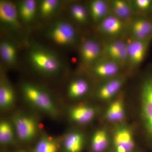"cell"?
<instances>
[{
	"mask_svg": "<svg viewBox=\"0 0 152 152\" xmlns=\"http://www.w3.org/2000/svg\"><path fill=\"white\" fill-rule=\"evenodd\" d=\"M28 57L33 69L42 75H56L62 66L59 57L56 53L39 45H34L31 47Z\"/></svg>",
	"mask_w": 152,
	"mask_h": 152,
	"instance_id": "obj_1",
	"label": "cell"
},
{
	"mask_svg": "<svg viewBox=\"0 0 152 152\" xmlns=\"http://www.w3.org/2000/svg\"><path fill=\"white\" fill-rule=\"evenodd\" d=\"M22 90L26 100L29 103L50 115H56L58 110L56 105L45 90L30 83H24Z\"/></svg>",
	"mask_w": 152,
	"mask_h": 152,
	"instance_id": "obj_2",
	"label": "cell"
},
{
	"mask_svg": "<svg viewBox=\"0 0 152 152\" xmlns=\"http://www.w3.org/2000/svg\"><path fill=\"white\" fill-rule=\"evenodd\" d=\"M50 39L61 46L73 45L77 39L75 28L69 23L59 21L52 26L48 32Z\"/></svg>",
	"mask_w": 152,
	"mask_h": 152,
	"instance_id": "obj_3",
	"label": "cell"
},
{
	"mask_svg": "<svg viewBox=\"0 0 152 152\" xmlns=\"http://www.w3.org/2000/svg\"><path fill=\"white\" fill-rule=\"evenodd\" d=\"M141 100L142 116L152 141V77L144 81L142 87Z\"/></svg>",
	"mask_w": 152,
	"mask_h": 152,
	"instance_id": "obj_4",
	"label": "cell"
},
{
	"mask_svg": "<svg viewBox=\"0 0 152 152\" xmlns=\"http://www.w3.org/2000/svg\"><path fill=\"white\" fill-rule=\"evenodd\" d=\"M13 123L17 135L22 141H30L35 137L37 123L31 116L22 114L17 115L14 118Z\"/></svg>",
	"mask_w": 152,
	"mask_h": 152,
	"instance_id": "obj_5",
	"label": "cell"
},
{
	"mask_svg": "<svg viewBox=\"0 0 152 152\" xmlns=\"http://www.w3.org/2000/svg\"><path fill=\"white\" fill-rule=\"evenodd\" d=\"M113 142L116 152H129L135 146L132 133L124 126L120 127L115 131Z\"/></svg>",
	"mask_w": 152,
	"mask_h": 152,
	"instance_id": "obj_6",
	"label": "cell"
},
{
	"mask_svg": "<svg viewBox=\"0 0 152 152\" xmlns=\"http://www.w3.org/2000/svg\"><path fill=\"white\" fill-rule=\"evenodd\" d=\"M104 52L110 60L120 65L128 60L127 43L122 41H115L106 45Z\"/></svg>",
	"mask_w": 152,
	"mask_h": 152,
	"instance_id": "obj_7",
	"label": "cell"
},
{
	"mask_svg": "<svg viewBox=\"0 0 152 152\" xmlns=\"http://www.w3.org/2000/svg\"><path fill=\"white\" fill-rule=\"evenodd\" d=\"M18 8L13 3L8 1H1L0 20L3 23L15 28H18Z\"/></svg>",
	"mask_w": 152,
	"mask_h": 152,
	"instance_id": "obj_8",
	"label": "cell"
},
{
	"mask_svg": "<svg viewBox=\"0 0 152 152\" xmlns=\"http://www.w3.org/2000/svg\"><path fill=\"white\" fill-rule=\"evenodd\" d=\"M102 52L101 45L97 42L88 39L83 42L81 47V57L84 62L92 64L100 58Z\"/></svg>",
	"mask_w": 152,
	"mask_h": 152,
	"instance_id": "obj_9",
	"label": "cell"
},
{
	"mask_svg": "<svg viewBox=\"0 0 152 152\" xmlns=\"http://www.w3.org/2000/svg\"><path fill=\"white\" fill-rule=\"evenodd\" d=\"M146 41L134 39L128 43V60L134 66L143 61L147 53Z\"/></svg>",
	"mask_w": 152,
	"mask_h": 152,
	"instance_id": "obj_10",
	"label": "cell"
},
{
	"mask_svg": "<svg viewBox=\"0 0 152 152\" xmlns=\"http://www.w3.org/2000/svg\"><path fill=\"white\" fill-rule=\"evenodd\" d=\"M94 108L88 105H79L71 109L69 115L71 119L80 124L90 122L96 115Z\"/></svg>",
	"mask_w": 152,
	"mask_h": 152,
	"instance_id": "obj_11",
	"label": "cell"
},
{
	"mask_svg": "<svg viewBox=\"0 0 152 152\" xmlns=\"http://www.w3.org/2000/svg\"><path fill=\"white\" fill-rule=\"evenodd\" d=\"M100 28L107 35L117 36L123 31L124 25L122 20L115 16L108 15L101 21Z\"/></svg>",
	"mask_w": 152,
	"mask_h": 152,
	"instance_id": "obj_12",
	"label": "cell"
},
{
	"mask_svg": "<svg viewBox=\"0 0 152 152\" xmlns=\"http://www.w3.org/2000/svg\"><path fill=\"white\" fill-rule=\"evenodd\" d=\"M132 31L134 39L146 41L152 34V23L147 19H137L132 24Z\"/></svg>",
	"mask_w": 152,
	"mask_h": 152,
	"instance_id": "obj_13",
	"label": "cell"
},
{
	"mask_svg": "<svg viewBox=\"0 0 152 152\" xmlns=\"http://www.w3.org/2000/svg\"><path fill=\"white\" fill-rule=\"evenodd\" d=\"M123 83L122 79L119 78L113 79L106 82L98 90V97L103 100L111 99L121 90Z\"/></svg>",
	"mask_w": 152,
	"mask_h": 152,
	"instance_id": "obj_14",
	"label": "cell"
},
{
	"mask_svg": "<svg viewBox=\"0 0 152 152\" xmlns=\"http://www.w3.org/2000/svg\"><path fill=\"white\" fill-rule=\"evenodd\" d=\"M118 64L111 60L103 61L98 63L94 68L95 75L101 77H110L115 75L120 69Z\"/></svg>",
	"mask_w": 152,
	"mask_h": 152,
	"instance_id": "obj_15",
	"label": "cell"
},
{
	"mask_svg": "<svg viewBox=\"0 0 152 152\" xmlns=\"http://www.w3.org/2000/svg\"><path fill=\"white\" fill-rule=\"evenodd\" d=\"M84 144V136L79 132L70 133L64 141V147L67 152H80L83 148Z\"/></svg>",
	"mask_w": 152,
	"mask_h": 152,
	"instance_id": "obj_16",
	"label": "cell"
},
{
	"mask_svg": "<svg viewBox=\"0 0 152 152\" xmlns=\"http://www.w3.org/2000/svg\"><path fill=\"white\" fill-rule=\"evenodd\" d=\"M37 6V2L34 0L22 1L17 8L19 16L25 23L31 21L35 15Z\"/></svg>",
	"mask_w": 152,
	"mask_h": 152,
	"instance_id": "obj_17",
	"label": "cell"
},
{
	"mask_svg": "<svg viewBox=\"0 0 152 152\" xmlns=\"http://www.w3.org/2000/svg\"><path fill=\"white\" fill-rule=\"evenodd\" d=\"M15 100V94L12 87L7 82L2 81L0 86V107L2 109L9 108Z\"/></svg>",
	"mask_w": 152,
	"mask_h": 152,
	"instance_id": "obj_18",
	"label": "cell"
},
{
	"mask_svg": "<svg viewBox=\"0 0 152 152\" xmlns=\"http://www.w3.org/2000/svg\"><path fill=\"white\" fill-rule=\"evenodd\" d=\"M90 11L94 20L96 21H101L108 16V5L102 0H95L90 4Z\"/></svg>",
	"mask_w": 152,
	"mask_h": 152,
	"instance_id": "obj_19",
	"label": "cell"
},
{
	"mask_svg": "<svg viewBox=\"0 0 152 152\" xmlns=\"http://www.w3.org/2000/svg\"><path fill=\"white\" fill-rule=\"evenodd\" d=\"M125 110L121 101L117 100L110 104L107 109L106 117L110 121H121L124 117Z\"/></svg>",
	"mask_w": 152,
	"mask_h": 152,
	"instance_id": "obj_20",
	"label": "cell"
},
{
	"mask_svg": "<svg viewBox=\"0 0 152 152\" xmlns=\"http://www.w3.org/2000/svg\"><path fill=\"white\" fill-rule=\"evenodd\" d=\"M109 144L107 134L104 129L97 131L91 140V148L94 152H102L107 148Z\"/></svg>",
	"mask_w": 152,
	"mask_h": 152,
	"instance_id": "obj_21",
	"label": "cell"
},
{
	"mask_svg": "<svg viewBox=\"0 0 152 152\" xmlns=\"http://www.w3.org/2000/svg\"><path fill=\"white\" fill-rule=\"evenodd\" d=\"M0 54L2 59L8 64L15 62L17 58V50L12 43L2 41L0 44Z\"/></svg>",
	"mask_w": 152,
	"mask_h": 152,
	"instance_id": "obj_22",
	"label": "cell"
},
{
	"mask_svg": "<svg viewBox=\"0 0 152 152\" xmlns=\"http://www.w3.org/2000/svg\"><path fill=\"white\" fill-rule=\"evenodd\" d=\"M88 88V84L86 80L83 79H77L70 84L68 88V94L73 99L80 98L86 94Z\"/></svg>",
	"mask_w": 152,
	"mask_h": 152,
	"instance_id": "obj_23",
	"label": "cell"
},
{
	"mask_svg": "<svg viewBox=\"0 0 152 152\" xmlns=\"http://www.w3.org/2000/svg\"><path fill=\"white\" fill-rule=\"evenodd\" d=\"M112 8L114 15L122 20L127 19L130 16L132 10L127 2L122 0H116L112 3Z\"/></svg>",
	"mask_w": 152,
	"mask_h": 152,
	"instance_id": "obj_24",
	"label": "cell"
},
{
	"mask_svg": "<svg viewBox=\"0 0 152 152\" xmlns=\"http://www.w3.org/2000/svg\"><path fill=\"white\" fill-rule=\"evenodd\" d=\"M58 144L53 137L44 135L36 145L35 152H57Z\"/></svg>",
	"mask_w": 152,
	"mask_h": 152,
	"instance_id": "obj_25",
	"label": "cell"
},
{
	"mask_svg": "<svg viewBox=\"0 0 152 152\" xmlns=\"http://www.w3.org/2000/svg\"><path fill=\"white\" fill-rule=\"evenodd\" d=\"M14 133L12 124L9 121H1L0 124V142L2 144L10 143L13 140Z\"/></svg>",
	"mask_w": 152,
	"mask_h": 152,
	"instance_id": "obj_26",
	"label": "cell"
},
{
	"mask_svg": "<svg viewBox=\"0 0 152 152\" xmlns=\"http://www.w3.org/2000/svg\"><path fill=\"white\" fill-rule=\"evenodd\" d=\"M60 1L58 0H44L41 2L40 6V13L42 16L48 17L56 12Z\"/></svg>",
	"mask_w": 152,
	"mask_h": 152,
	"instance_id": "obj_27",
	"label": "cell"
},
{
	"mask_svg": "<svg viewBox=\"0 0 152 152\" xmlns=\"http://www.w3.org/2000/svg\"><path fill=\"white\" fill-rule=\"evenodd\" d=\"M71 15L77 21L81 23L86 22L88 20V15L86 9L80 4H74L71 7Z\"/></svg>",
	"mask_w": 152,
	"mask_h": 152,
	"instance_id": "obj_28",
	"label": "cell"
},
{
	"mask_svg": "<svg viewBox=\"0 0 152 152\" xmlns=\"http://www.w3.org/2000/svg\"><path fill=\"white\" fill-rule=\"evenodd\" d=\"M135 5L139 10H147L151 5L152 1L150 0H136L134 1Z\"/></svg>",
	"mask_w": 152,
	"mask_h": 152,
	"instance_id": "obj_29",
	"label": "cell"
},
{
	"mask_svg": "<svg viewBox=\"0 0 152 152\" xmlns=\"http://www.w3.org/2000/svg\"><path fill=\"white\" fill-rule=\"evenodd\" d=\"M18 152H26V151H19Z\"/></svg>",
	"mask_w": 152,
	"mask_h": 152,
	"instance_id": "obj_30",
	"label": "cell"
}]
</instances>
